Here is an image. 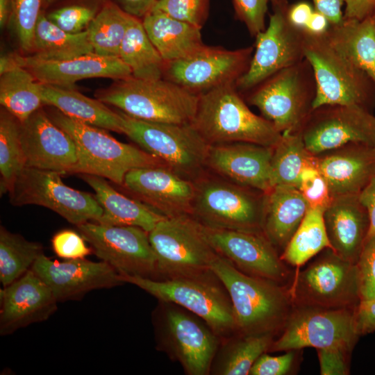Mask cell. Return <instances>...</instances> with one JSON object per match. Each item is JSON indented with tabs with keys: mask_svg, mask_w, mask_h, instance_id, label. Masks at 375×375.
<instances>
[{
	"mask_svg": "<svg viewBox=\"0 0 375 375\" xmlns=\"http://www.w3.org/2000/svg\"><path fill=\"white\" fill-rule=\"evenodd\" d=\"M31 269L49 288L58 302L80 299L93 290L124 283L121 275L104 261L81 258L60 262L42 253Z\"/></svg>",
	"mask_w": 375,
	"mask_h": 375,
	"instance_id": "21",
	"label": "cell"
},
{
	"mask_svg": "<svg viewBox=\"0 0 375 375\" xmlns=\"http://www.w3.org/2000/svg\"><path fill=\"white\" fill-rule=\"evenodd\" d=\"M324 210L309 208L299 226L292 237L281 258L299 268L326 248H331L324 222Z\"/></svg>",
	"mask_w": 375,
	"mask_h": 375,
	"instance_id": "38",
	"label": "cell"
},
{
	"mask_svg": "<svg viewBox=\"0 0 375 375\" xmlns=\"http://www.w3.org/2000/svg\"><path fill=\"white\" fill-rule=\"evenodd\" d=\"M144 28L165 62L183 59L203 46L201 28L151 10L142 21Z\"/></svg>",
	"mask_w": 375,
	"mask_h": 375,
	"instance_id": "30",
	"label": "cell"
},
{
	"mask_svg": "<svg viewBox=\"0 0 375 375\" xmlns=\"http://www.w3.org/2000/svg\"><path fill=\"white\" fill-rule=\"evenodd\" d=\"M41 244L0 228V281L6 287L31 269L43 253Z\"/></svg>",
	"mask_w": 375,
	"mask_h": 375,
	"instance_id": "40",
	"label": "cell"
},
{
	"mask_svg": "<svg viewBox=\"0 0 375 375\" xmlns=\"http://www.w3.org/2000/svg\"><path fill=\"white\" fill-rule=\"evenodd\" d=\"M95 15V10L90 7L74 5L56 10L47 17L67 33H79L87 29Z\"/></svg>",
	"mask_w": 375,
	"mask_h": 375,
	"instance_id": "45",
	"label": "cell"
},
{
	"mask_svg": "<svg viewBox=\"0 0 375 375\" xmlns=\"http://www.w3.org/2000/svg\"><path fill=\"white\" fill-rule=\"evenodd\" d=\"M274 8H286L288 6V0H271Z\"/></svg>",
	"mask_w": 375,
	"mask_h": 375,
	"instance_id": "59",
	"label": "cell"
},
{
	"mask_svg": "<svg viewBox=\"0 0 375 375\" xmlns=\"http://www.w3.org/2000/svg\"><path fill=\"white\" fill-rule=\"evenodd\" d=\"M238 19L246 26L249 33L256 37L265 30V15L271 0H233Z\"/></svg>",
	"mask_w": 375,
	"mask_h": 375,
	"instance_id": "47",
	"label": "cell"
},
{
	"mask_svg": "<svg viewBox=\"0 0 375 375\" xmlns=\"http://www.w3.org/2000/svg\"><path fill=\"white\" fill-rule=\"evenodd\" d=\"M308 208L307 201L295 187L275 185L266 192L262 233L280 255Z\"/></svg>",
	"mask_w": 375,
	"mask_h": 375,
	"instance_id": "28",
	"label": "cell"
},
{
	"mask_svg": "<svg viewBox=\"0 0 375 375\" xmlns=\"http://www.w3.org/2000/svg\"><path fill=\"white\" fill-rule=\"evenodd\" d=\"M78 175L94 190L103 209L98 223L137 226L149 233L166 217L143 202L121 194L103 177L87 174Z\"/></svg>",
	"mask_w": 375,
	"mask_h": 375,
	"instance_id": "29",
	"label": "cell"
},
{
	"mask_svg": "<svg viewBox=\"0 0 375 375\" xmlns=\"http://www.w3.org/2000/svg\"><path fill=\"white\" fill-rule=\"evenodd\" d=\"M354 309L294 306L269 351H298L305 347L352 351L360 337L355 327Z\"/></svg>",
	"mask_w": 375,
	"mask_h": 375,
	"instance_id": "13",
	"label": "cell"
},
{
	"mask_svg": "<svg viewBox=\"0 0 375 375\" xmlns=\"http://www.w3.org/2000/svg\"><path fill=\"white\" fill-rule=\"evenodd\" d=\"M356 265L361 299H375V233L365 241Z\"/></svg>",
	"mask_w": 375,
	"mask_h": 375,
	"instance_id": "46",
	"label": "cell"
},
{
	"mask_svg": "<svg viewBox=\"0 0 375 375\" xmlns=\"http://www.w3.org/2000/svg\"><path fill=\"white\" fill-rule=\"evenodd\" d=\"M247 93V101L280 133H299L313 110L317 94L312 67L305 58L274 73Z\"/></svg>",
	"mask_w": 375,
	"mask_h": 375,
	"instance_id": "6",
	"label": "cell"
},
{
	"mask_svg": "<svg viewBox=\"0 0 375 375\" xmlns=\"http://www.w3.org/2000/svg\"><path fill=\"white\" fill-rule=\"evenodd\" d=\"M123 10L137 18L144 17L154 7L158 0H119Z\"/></svg>",
	"mask_w": 375,
	"mask_h": 375,
	"instance_id": "56",
	"label": "cell"
},
{
	"mask_svg": "<svg viewBox=\"0 0 375 375\" xmlns=\"http://www.w3.org/2000/svg\"><path fill=\"white\" fill-rule=\"evenodd\" d=\"M344 19L362 20L371 16L375 0H344Z\"/></svg>",
	"mask_w": 375,
	"mask_h": 375,
	"instance_id": "52",
	"label": "cell"
},
{
	"mask_svg": "<svg viewBox=\"0 0 375 375\" xmlns=\"http://www.w3.org/2000/svg\"><path fill=\"white\" fill-rule=\"evenodd\" d=\"M298 189L309 208L325 210L333 199L328 185L316 165L308 166L302 171Z\"/></svg>",
	"mask_w": 375,
	"mask_h": 375,
	"instance_id": "44",
	"label": "cell"
},
{
	"mask_svg": "<svg viewBox=\"0 0 375 375\" xmlns=\"http://www.w3.org/2000/svg\"><path fill=\"white\" fill-rule=\"evenodd\" d=\"M317 354L322 375H346L349 373L351 351L342 348L318 349Z\"/></svg>",
	"mask_w": 375,
	"mask_h": 375,
	"instance_id": "50",
	"label": "cell"
},
{
	"mask_svg": "<svg viewBox=\"0 0 375 375\" xmlns=\"http://www.w3.org/2000/svg\"><path fill=\"white\" fill-rule=\"evenodd\" d=\"M48 115L75 142L78 153L75 174L96 175L122 185L126 174L132 169L165 165L140 147L117 140L103 128L69 117L56 108Z\"/></svg>",
	"mask_w": 375,
	"mask_h": 375,
	"instance_id": "4",
	"label": "cell"
},
{
	"mask_svg": "<svg viewBox=\"0 0 375 375\" xmlns=\"http://www.w3.org/2000/svg\"><path fill=\"white\" fill-rule=\"evenodd\" d=\"M297 351L291 350L285 353L272 356L262 353L254 362L249 372L250 375H285L294 367Z\"/></svg>",
	"mask_w": 375,
	"mask_h": 375,
	"instance_id": "49",
	"label": "cell"
},
{
	"mask_svg": "<svg viewBox=\"0 0 375 375\" xmlns=\"http://www.w3.org/2000/svg\"><path fill=\"white\" fill-rule=\"evenodd\" d=\"M149 239L156 257L157 280L207 273L219 256L204 226L192 215L164 218L149 232Z\"/></svg>",
	"mask_w": 375,
	"mask_h": 375,
	"instance_id": "10",
	"label": "cell"
},
{
	"mask_svg": "<svg viewBox=\"0 0 375 375\" xmlns=\"http://www.w3.org/2000/svg\"><path fill=\"white\" fill-rule=\"evenodd\" d=\"M315 10L324 15L331 25L340 23L343 19L342 7L344 0H312Z\"/></svg>",
	"mask_w": 375,
	"mask_h": 375,
	"instance_id": "54",
	"label": "cell"
},
{
	"mask_svg": "<svg viewBox=\"0 0 375 375\" xmlns=\"http://www.w3.org/2000/svg\"><path fill=\"white\" fill-rule=\"evenodd\" d=\"M314 10L309 3L300 1L288 6L286 17L293 26L304 29Z\"/></svg>",
	"mask_w": 375,
	"mask_h": 375,
	"instance_id": "53",
	"label": "cell"
},
{
	"mask_svg": "<svg viewBox=\"0 0 375 375\" xmlns=\"http://www.w3.org/2000/svg\"><path fill=\"white\" fill-rule=\"evenodd\" d=\"M253 51L254 47L228 50L204 45L188 57L165 62L163 78L200 95L235 84L247 71Z\"/></svg>",
	"mask_w": 375,
	"mask_h": 375,
	"instance_id": "16",
	"label": "cell"
},
{
	"mask_svg": "<svg viewBox=\"0 0 375 375\" xmlns=\"http://www.w3.org/2000/svg\"><path fill=\"white\" fill-rule=\"evenodd\" d=\"M158 301L153 316L158 349L178 362L188 375L210 374L221 338L197 315Z\"/></svg>",
	"mask_w": 375,
	"mask_h": 375,
	"instance_id": "9",
	"label": "cell"
},
{
	"mask_svg": "<svg viewBox=\"0 0 375 375\" xmlns=\"http://www.w3.org/2000/svg\"><path fill=\"white\" fill-rule=\"evenodd\" d=\"M131 16L113 3L106 5L95 15L86 29L94 53L119 58Z\"/></svg>",
	"mask_w": 375,
	"mask_h": 375,
	"instance_id": "39",
	"label": "cell"
},
{
	"mask_svg": "<svg viewBox=\"0 0 375 375\" xmlns=\"http://www.w3.org/2000/svg\"><path fill=\"white\" fill-rule=\"evenodd\" d=\"M358 194L334 197L324 211L331 249L353 264L359 259L370 226L367 210Z\"/></svg>",
	"mask_w": 375,
	"mask_h": 375,
	"instance_id": "27",
	"label": "cell"
},
{
	"mask_svg": "<svg viewBox=\"0 0 375 375\" xmlns=\"http://www.w3.org/2000/svg\"><path fill=\"white\" fill-rule=\"evenodd\" d=\"M331 23L322 13L314 10L304 31L312 35H324L328 30Z\"/></svg>",
	"mask_w": 375,
	"mask_h": 375,
	"instance_id": "57",
	"label": "cell"
},
{
	"mask_svg": "<svg viewBox=\"0 0 375 375\" xmlns=\"http://www.w3.org/2000/svg\"><path fill=\"white\" fill-rule=\"evenodd\" d=\"M122 185L139 201L166 217L192 214L194 181L165 165L132 169L126 174Z\"/></svg>",
	"mask_w": 375,
	"mask_h": 375,
	"instance_id": "22",
	"label": "cell"
},
{
	"mask_svg": "<svg viewBox=\"0 0 375 375\" xmlns=\"http://www.w3.org/2000/svg\"><path fill=\"white\" fill-rule=\"evenodd\" d=\"M62 175L26 166L8 192L10 203L47 208L76 226L90 221L97 222L103 209L95 196L66 185Z\"/></svg>",
	"mask_w": 375,
	"mask_h": 375,
	"instance_id": "14",
	"label": "cell"
},
{
	"mask_svg": "<svg viewBox=\"0 0 375 375\" xmlns=\"http://www.w3.org/2000/svg\"><path fill=\"white\" fill-rule=\"evenodd\" d=\"M40 90L44 105L51 106L82 122L123 133L120 112L112 110L98 99L89 98L73 88L42 83Z\"/></svg>",
	"mask_w": 375,
	"mask_h": 375,
	"instance_id": "31",
	"label": "cell"
},
{
	"mask_svg": "<svg viewBox=\"0 0 375 375\" xmlns=\"http://www.w3.org/2000/svg\"><path fill=\"white\" fill-rule=\"evenodd\" d=\"M0 103L23 122L44 105L40 83L27 69L13 66L0 74Z\"/></svg>",
	"mask_w": 375,
	"mask_h": 375,
	"instance_id": "35",
	"label": "cell"
},
{
	"mask_svg": "<svg viewBox=\"0 0 375 375\" xmlns=\"http://www.w3.org/2000/svg\"><path fill=\"white\" fill-rule=\"evenodd\" d=\"M119 57L128 66L134 78H163L165 62L150 40L142 21L134 16H131Z\"/></svg>",
	"mask_w": 375,
	"mask_h": 375,
	"instance_id": "34",
	"label": "cell"
},
{
	"mask_svg": "<svg viewBox=\"0 0 375 375\" xmlns=\"http://www.w3.org/2000/svg\"><path fill=\"white\" fill-rule=\"evenodd\" d=\"M315 165V156L306 149L301 132L282 134L274 147L271 161V185L298 188L300 176L307 167Z\"/></svg>",
	"mask_w": 375,
	"mask_h": 375,
	"instance_id": "37",
	"label": "cell"
},
{
	"mask_svg": "<svg viewBox=\"0 0 375 375\" xmlns=\"http://www.w3.org/2000/svg\"><path fill=\"white\" fill-rule=\"evenodd\" d=\"M13 0H0V26L3 28L11 19L13 10Z\"/></svg>",
	"mask_w": 375,
	"mask_h": 375,
	"instance_id": "58",
	"label": "cell"
},
{
	"mask_svg": "<svg viewBox=\"0 0 375 375\" xmlns=\"http://www.w3.org/2000/svg\"><path fill=\"white\" fill-rule=\"evenodd\" d=\"M80 234L69 229L56 233L51 239L52 249L60 258L70 259L85 258L92 252Z\"/></svg>",
	"mask_w": 375,
	"mask_h": 375,
	"instance_id": "48",
	"label": "cell"
},
{
	"mask_svg": "<svg viewBox=\"0 0 375 375\" xmlns=\"http://www.w3.org/2000/svg\"><path fill=\"white\" fill-rule=\"evenodd\" d=\"M331 44L375 82V22L344 19L325 33Z\"/></svg>",
	"mask_w": 375,
	"mask_h": 375,
	"instance_id": "32",
	"label": "cell"
},
{
	"mask_svg": "<svg viewBox=\"0 0 375 375\" xmlns=\"http://www.w3.org/2000/svg\"><path fill=\"white\" fill-rule=\"evenodd\" d=\"M33 56L60 60L94 53L87 30L79 33H67L45 15L40 14L35 30Z\"/></svg>",
	"mask_w": 375,
	"mask_h": 375,
	"instance_id": "36",
	"label": "cell"
},
{
	"mask_svg": "<svg viewBox=\"0 0 375 375\" xmlns=\"http://www.w3.org/2000/svg\"><path fill=\"white\" fill-rule=\"evenodd\" d=\"M204 227L216 252L238 270L288 285L290 271L263 233Z\"/></svg>",
	"mask_w": 375,
	"mask_h": 375,
	"instance_id": "19",
	"label": "cell"
},
{
	"mask_svg": "<svg viewBox=\"0 0 375 375\" xmlns=\"http://www.w3.org/2000/svg\"><path fill=\"white\" fill-rule=\"evenodd\" d=\"M97 99L135 119L181 124L192 122L199 102V95L164 78L133 76L117 80L99 92Z\"/></svg>",
	"mask_w": 375,
	"mask_h": 375,
	"instance_id": "5",
	"label": "cell"
},
{
	"mask_svg": "<svg viewBox=\"0 0 375 375\" xmlns=\"http://www.w3.org/2000/svg\"><path fill=\"white\" fill-rule=\"evenodd\" d=\"M353 315L359 336L375 332V299H361L355 308Z\"/></svg>",
	"mask_w": 375,
	"mask_h": 375,
	"instance_id": "51",
	"label": "cell"
},
{
	"mask_svg": "<svg viewBox=\"0 0 375 375\" xmlns=\"http://www.w3.org/2000/svg\"><path fill=\"white\" fill-rule=\"evenodd\" d=\"M119 112L123 133L141 149L190 181L203 174L210 145L191 124L147 122Z\"/></svg>",
	"mask_w": 375,
	"mask_h": 375,
	"instance_id": "11",
	"label": "cell"
},
{
	"mask_svg": "<svg viewBox=\"0 0 375 375\" xmlns=\"http://www.w3.org/2000/svg\"><path fill=\"white\" fill-rule=\"evenodd\" d=\"M19 121L6 109L0 112L1 193L9 192L26 167L22 147Z\"/></svg>",
	"mask_w": 375,
	"mask_h": 375,
	"instance_id": "41",
	"label": "cell"
},
{
	"mask_svg": "<svg viewBox=\"0 0 375 375\" xmlns=\"http://www.w3.org/2000/svg\"><path fill=\"white\" fill-rule=\"evenodd\" d=\"M42 0H14L11 19L24 51L33 49L34 33Z\"/></svg>",
	"mask_w": 375,
	"mask_h": 375,
	"instance_id": "42",
	"label": "cell"
},
{
	"mask_svg": "<svg viewBox=\"0 0 375 375\" xmlns=\"http://www.w3.org/2000/svg\"><path fill=\"white\" fill-rule=\"evenodd\" d=\"M76 226L94 254L119 274L157 278L156 257L148 232L137 226L96 222Z\"/></svg>",
	"mask_w": 375,
	"mask_h": 375,
	"instance_id": "15",
	"label": "cell"
},
{
	"mask_svg": "<svg viewBox=\"0 0 375 375\" xmlns=\"http://www.w3.org/2000/svg\"><path fill=\"white\" fill-rule=\"evenodd\" d=\"M304 53L317 84L313 109L324 105H352L372 112L375 82L334 47L325 34L305 31Z\"/></svg>",
	"mask_w": 375,
	"mask_h": 375,
	"instance_id": "7",
	"label": "cell"
},
{
	"mask_svg": "<svg viewBox=\"0 0 375 375\" xmlns=\"http://www.w3.org/2000/svg\"><path fill=\"white\" fill-rule=\"evenodd\" d=\"M359 199L367 210L370 226L366 240L375 233V176L359 193Z\"/></svg>",
	"mask_w": 375,
	"mask_h": 375,
	"instance_id": "55",
	"label": "cell"
},
{
	"mask_svg": "<svg viewBox=\"0 0 375 375\" xmlns=\"http://www.w3.org/2000/svg\"><path fill=\"white\" fill-rule=\"evenodd\" d=\"M19 131L26 166L75 174L78 164L75 142L44 109L40 108L20 122Z\"/></svg>",
	"mask_w": 375,
	"mask_h": 375,
	"instance_id": "20",
	"label": "cell"
},
{
	"mask_svg": "<svg viewBox=\"0 0 375 375\" xmlns=\"http://www.w3.org/2000/svg\"><path fill=\"white\" fill-rule=\"evenodd\" d=\"M288 288L294 306L354 309L361 300L356 264L331 248L322 250L305 269L297 272Z\"/></svg>",
	"mask_w": 375,
	"mask_h": 375,
	"instance_id": "12",
	"label": "cell"
},
{
	"mask_svg": "<svg viewBox=\"0 0 375 375\" xmlns=\"http://www.w3.org/2000/svg\"><path fill=\"white\" fill-rule=\"evenodd\" d=\"M52 1H53V0H46L47 2H51Z\"/></svg>",
	"mask_w": 375,
	"mask_h": 375,
	"instance_id": "61",
	"label": "cell"
},
{
	"mask_svg": "<svg viewBox=\"0 0 375 375\" xmlns=\"http://www.w3.org/2000/svg\"><path fill=\"white\" fill-rule=\"evenodd\" d=\"M332 198L358 194L375 176V147L351 143L315 156Z\"/></svg>",
	"mask_w": 375,
	"mask_h": 375,
	"instance_id": "26",
	"label": "cell"
},
{
	"mask_svg": "<svg viewBox=\"0 0 375 375\" xmlns=\"http://www.w3.org/2000/svg\"><path fill=\"white\" fill-rule=\"evenodd\" d=\"M370 17H372V19L374 21V22H375V8H374V10H373V12H372V15H371Z\"/></svg>",
	"mask_w": 375,
	"mask_h": 375,
	"instance_id": "60",
	"label": "cell"
},
{
	"mask_svg": "<svg viewBox=\"0 0 375 375\" xmlns=\"http://www.w3.org/2000/svg\"><path fill=\"white\" fill-rule=\"evenodd\" d=\"M274 147L248 142L210 145L207 166L236 184L267 192Z\"/></svg>",
	"mask_w": 375,
	"mask_h": 375,
	"instance_id": "24",
	"label": "cell"
},
{
	"mask_svg": "<svg viewBox=\"0 0 375 375\" xmlns=\"http://www.w3.org/2000/svg\"><path fill=\"white\" fill-rule=\"evenodd\" d=\"M190 124L209 145L248 142L274 147L282 138L272 123L249 109L235 84L199 95Z\"/></svg>",
	"mask_w": 375,
	"mask_h": 375,
	"instance_id": "2",
	"label": "cell"
},
{
	"mask_svg": "<svg viewBox=\"0 0 375 375\" xmlns=\"http://www.w3.org/2000/svg\"><path fill=\"white\" fill-rule=\"evenodd\" d=\"M121 278L124 283L138 286L158 301L172 302L197 315L221 340L236 334L231 298L212 271L165 280L129 275H121Z\"/></svg>",
	"mask_w": 375,
	"mask_h": 375,
	"instance_id": "3",
	"label": "cell"
},
{
	"mask_svg": "<svg viewBox=\"0 0 375 375\" xmlns=\"http://www.w3.org/2000/svg\"><path fill=\"white\" fill-rule=\"evenodd\" d=\"M194 183L191 215L201 224L262 233L266 192L203 174Z\"/></svg>",
	"mask_w": 375,
	"mask_h": 375,
	"instance_id": "8",
	"label": "cell"
},
{
	"mask_svg": "<svg viewBox=\"0 0 375 375\" xmlns=\"http://www.w3.org/2000/svg\"><path fill=\"white\" fill-rule=\"evenodd\" d=\"M287 8H274L267 26L255 37L249 68L235 83L239 92H247L278 71L305 58V31L288 22Z\"/></svg>",
	"mask_w": 375,
	"mask_h": 375,
	"instance_id": "17",
	"label": "cell"
},
{
	"mask_svg": "<svg viewBox=\"0 0 375 375\" xmlns=\"http://www.w3.org/2000/svg\"><path fill=\"white\" fill-rule=\"evenodd\" d=\"M207 5L208 0H158L152 10L201 28Z\"/></svg>",
	"mask_w": 375,
	"mask_h": 375,
	"instance_id": "43",
	"label": "cell"
},
{
	"mask_svg": "<svg viewBox=\"0 0 375 375\" xmlns=\"http://www.w3.org/2000/svg\"><path fill=\"white\" fill-rule=\"evenodd\" d=\"M0 334L8 335L33 323L47 320L57 310V300L31 269L0 290Z\"/></svg>",
	"mask_w": 375,
	"mask_h": 375,
	"instance_id": "23",
	"label": "cell"
},
{
	"mask_svg": "<svg viewBox=\"0 0 375 375\" xmlns=\"http://www.w3.org/2000/svg\"><path fill=\"white\" fill-rule=\"evenodd\" d=\"M17 65L27 69L35 79L44 84L72 88L76 82L89 78L116 80L132 76L128 66L119 58L104 57L95 53L76 58L50 60L31 56L13 55Z\"/></svg>",
	"mask_w": 375,
	"mask_h": 375,
	"instance_id": "25",
	"label": "cell"
},
{
	"mask_svg": "<svg viewBox=\"0 0 375 375\" xmlns=\"http://www.w3.org/2000/svg\"><path fill=\"white\" fill-rule=\"evenodd\" d=\"M273 334L236 333L221 340L213 359L210 374L247 375L256 360L269 349Z\"/></svg>",
	"mask_w": 375,
	"mask_h": 375,
	"instance_id": "33",
	"label": "cell"
},
{
	"mask_svg": "<svg viewBox=\"0 0 375 375\" xmlns=\"http://www.w3.org/2000/svg\"><path fill=\"white\" fill-rule=\"evenodd\" d=\"M210 269L231 298L236 333H281L294 307L288 285L246 274L219 255Z\"/></svg>",
	"mask_w": 375,
	"mask_h": 375,
	"instance_id": "1",
	"label": "cell"
},
{
	"mask_svg": "<svg viewBox=\"0 0 375 375\" xmlns=\"http://www.w3.org/2000/svg\"><path fill=\"white\" fill-rule=\"evenodd\" d=\"M301 134L315 156L351 143L375 147V115L357 106H322L312 110Z\"/></svg>",
	"mask_w": 375,
	"mask_h": 375,
	"instance_id": "18",
	"label": "cell"
}]
</instances>
